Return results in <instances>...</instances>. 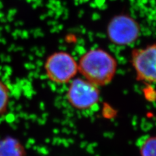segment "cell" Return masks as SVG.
Returning a JSON list of instances; mask_svg holds the SVG:
<instances>
[{
    "instance_id": "cell-1",
    "label": "cell",
    "mask_w": 156,
    "mask_h": 156,
    "mask_svg": "<svg viewBox=\"0 0 156 156\" xmlns=\"http://www.w3.org/2000/svg\"><path fill=\"white\" fill-rule=\"evenodd\" d=\"M77 65L78 72L84 79L98 87L110 83L118 67L116 58L101 48L92 49L85 53Z\"/></svg>"
},
{
    "instance_id": "cell-2",
    "label": "cell",
    "mask_w": 156,
    "mask_h": 156,
    "mask_svg": "<svg viewBox=\"0 0 156 156\" xmlns=\"http://www.w3.org/2000/svg\"><path fill=\"white\" fill-rule=\"evenodd\" d=\"M44 70L48 79L55 84L70 83L78 72V65L74 57L66 51L52 53L45 60Z\"/></svg>"
},
{
    "instance_id": "cell-3",
    "label": "cell",
    "mask_w": 156,
    "mask_h": 156,
    "mask_svg": "<svg viewBox=\"0 0 156 156\" xmlns=\"http://www.w3.org/2000/svg\"><path fill=\"white\" fill-rule=\"evenodd\" d=\"M107 37L111 43L124 46L133 44L139 38V23L128 14H119L112 18L107 27Z\"/></svg>"
},
{
    "instance_id": "cell-4",
    "label": "cell",
    "mask_w": 156,
    "mask_h": 156,
    "mask_svg": "<svg viewBox=\"0 0 156 156\" xmlns=\"http://www.w3.org/2000/svg\"><path fill=\"white\" fill-rule=\"evenodd\" d=\"M66 99L69 104L77 110L85 111L92 108L100 99L98 87L84 78H74L66 92Z\"/></svg>"
},
{
    "instance_id": "cell-5",
    "label": "cell",
    "mask_w": 156,
    "mask_h": 156,
    "mask_svg": "<svg viewBox=\"0 0 156 156\" xmlns=\"http://www.w3.org/2000/svg\"><path fill=\"white\" fill-rule=\"evenodd\" d=\"M131 62L136 80L156 84V42L135 49L131 53Z\"/></svg>"
},
{
    "instance_id": "cell-6",
    "label": "cell",
    "mask_w": 156,
    "mask_h": 156,
    "mask_svg": "<svg viewBox=\"0 0 156 156\" xmlns=\"http://www.w3.org/2000/svg\"><path fill=\"white\" fill-rule=\"evenodd\" d=\"M26 150L19 140L7 137L0 140V156H25Z\"/></svg>"
},
{
    "instance_id": "cell-7",
    "label": "cell",
    "mask_w": 156,
    "mask_h": 156,
    "mask_svg": "<svg viewBox=\"0 0 156 156\" xmlns=\"http://www.w3.org/2000/svg\"><path fill=\"white\" fill-rule=\"evenodd\" d=\"M11 92L8 84L0 77V116L8 111L11 102Z\"/></svg>"
},
{
    "instance_id": "cell-8",
    "label": "cell",
    "mask_w": 156,
    "mask_h": 156,
    "mask_svg": "<svg viewBox=\"0 0 156 156\" xmlns=\"http://www.w3.org/2000/svg\"><path fill=\"white\" fill-rule=\"evenodd\" d=\"M140 156H156V136L147 137L140 146Z\"/></svg>"
},
{
    "instance_id": "cell-9",
    "label": "cell",
    "mask_w": 156,
    "mask_h": 156,
    "mask_svg": "<svg viewBox=\"0 0 156 156\" xmlns=\"http://www.w3.org/2000/svg\"><path fill=\"white\" fill-rule=\"evenodd\" d=\"M77 1H84V0H77Z\"/></svg>"
}]
</instances>
